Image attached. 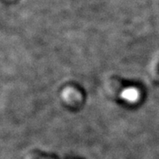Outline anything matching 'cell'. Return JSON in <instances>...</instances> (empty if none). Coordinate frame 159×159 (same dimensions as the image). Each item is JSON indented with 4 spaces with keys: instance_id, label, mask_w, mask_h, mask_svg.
<instances>
[]
</instances>
